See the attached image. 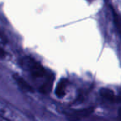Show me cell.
<instances>
[{
  "label": "cell",
  "instance_id": "1",
  "mask_svg": "<svg viewBox=\"0 0 121 121\" xmlns=\"http://www.w3.org/2000/svg\"><path fill=\"white\" fill-rule=\"evenodd\" d=\"M22 65L27 70H28L32 75V76L37 78H41L45 76L46 75V70L39 64L38 62L35 61L32 59L27 57L22 60Z\"/></svg>",
  "mask_w": 121,
  "mask_h": 121
},
{
  "label": "cell",
  "instance_id": "2",
  "mask_svg": "<svg viewBox=\"0 0 121 121\" xmlns=\"http://www.w3.org/2000/svg\"><path fill=\"white\" fill-rule=\"evenodd\" d=\"M95 110L94 107L87 108V109H79V110H75L72 111L71 113L67 114L68 119L71 121H76V120H80V119L86 118L87 116H89L90 114H91Z\"/></svg>",
  "mask_w": 121,
  "mask_h": 121
},
{
  "label": "cell",
  "instance_id": "3",
  "mask_svg": "<svg viewBox=\"0 0 121 121\" xmlns=\"http://www.w3.org/2000/svg\"><path fill=\"white\" fill-rule=\"evenodd\" d=\"M68 81L65 79L60 80L56 87L55 93L58 97H63L66 94V89L67 87Z\"/></svg>",
  "mask_w": 121,
  "mask_h": 121
},
{
  "label": "cell",
  "instance_id": "4",
  "mask_svg": "<svg viewBox=\"0 0 121 121\" xmlns=\"http://www.w3.org/2000/svg\"><path fill=\"white\" fill-rule=\"evenodd\" d=\"M13 79L17 81V83L18 84V86L22 88V90L27 91H33L32 88L31 87V86L21 76H19L18 75H13Z\"/></svg>",
  "mask_w": 121,
  "mask_h": 121
},
{
  "label": "cell",
  "instance_id": "5",
  "mask_svg": "<svg viewBox=\"0 0 121 121\" xmlns=\"http://www.w3.org/2000/svg\"><path fill=\"white\" fill-rule=\"evenodd\" d=\"M99 94L102 97H104L106 99H109V100H114L115 99V95H114V91L110 89L103 88L99 91Z\"/></svg>",
  "mask_w": 121,
  "mask_h": 121
},
{
  "label": "cell",
  "instance_id": "6",
  "mask_svg": "<svg viewBox=\"0 0 121 121\" xmlns=\"http://www.w3.org/2000/svg\"><path fill=\"white\" fill-rule=\"evenodd\" d=\"M5 55H6L5 52L0 47V58H4V57H5Z\"/></svg>",
  "mask_w": 121,
  "mask_h": 121
},
{
  "label": "cell",
  "instance_id": "7",
  "mask_svg": "<svg viewBox=\"0 0 121 121\" xmlns=\"http://www.w3.org/2000/svg\"><path fill=\"white\" fill-rule=\"evenodd\" d=\"M119 119L121 120V108L119 109Z\"/></svg>",
  "mask_w": 121,
  "mask_h": 121
}]
</instances>
